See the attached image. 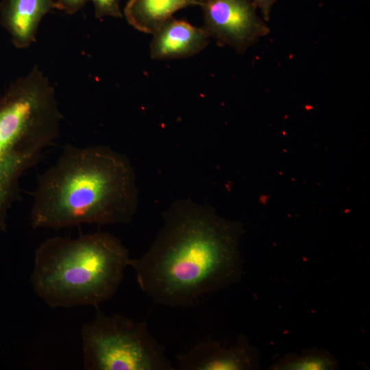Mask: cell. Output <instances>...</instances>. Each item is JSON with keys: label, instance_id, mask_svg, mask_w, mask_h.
I'll use <instances>...</instances> for the list:
<instances>
[{"label": "cell", "instance_id": "6da1fadb", "mask_svg": "<svg viewBox=\"0 0 370 370\" xmlns=\"http://www.w3.org/2000/svg\"><path fill=\"white\" fill-rule=\"evenodd\" d=\"M162 217L148 250L129 262L138 286L154 302L187 307L241 280L240 223L190 199L174 201Z\"/></svg>", "mask_w": 370, "mask_h": 370}, {"label": "cell", "instance_id": "7a4b0ae2", "mask_svg": "<svg viewBox=\"0 0 370 370\" xmlns=\"http://www.w3.org/2000/svg\"><path fill=\"white\" fill-rule=\"evenodd\" d=\"M137 206L136 176L127 156L106 146L66 144L38 178L31 224L53 230L126 224Z\"/></svg>", "mask_w": 370, "mask_h": 370}, {"label": "cell", "instance_id": "3957f363", "mask_svg": "<svg viewBox=\"0 0 370 370\" xmlns=\"http://www.w3.org/2000/svg\"><path fill=\"white\" fill-rule=\"evenodd\" d=\"M130 259L127 249L109 233L54 236L36 249L30 281L51 308L97 306L117 291Z\"/></svg>", "mask_w": 370, "mask_h": 370}, {"label": "cell", "instance_id": "277c9868", "mask_svg": "<svg viewBox=\"0 0 370 370\" xmlns=\"http://www.w3.org/2000/svg\"><path fill=\"white\" fill-rule=\"evenodd\" d=\"M62 115L55 90L37 66L0 98V230L18 199L19 181L58 138Z\"/></svg>", "mask_w": 370, "mask_h": 370}, {"label": "cell", "instance_id": "5b68a950", "mask_svg": "<svg viewBox=\"0 0 370 370\" xmlns=\"http://www.w3.org/2000/svg\"><path fill=\"white\" fill-rule=\"evenodd\" d=\"M97 306L95 319L81 328L86 369H175L145 321L106 315Z\"/></svg>", "mask_w": 370, "mask_h": 370}, {"label": "cell", "instance_id": "8992f818", "mask_svg": "<svg viewBox=\"0 0 370 370\" xmlns=\"http://www.w3.org/2000/svg\"><path fill=\"white\" fill-rule=\"evenodd\" d=\"M204 28L221 46L243 53L269 33L250 0H205Z\"/></svg>", "mask_w": 370, "mask_h": 370}, {"label": "cell", "instance_id": "52a82bcc", "mask_svg": "<svg viewBox=\"0 0 370 370\" xmlns=\"http://www.w3.org/2000/svg\"><path fill=\"white\" fill-rule=\"evenodd\" d=\"M180 370H253L259 367L260 354L243 334L225 347L208 341L198 343L176 356Z\"/></svg>", "mask_w": 370, "mask_h": 370}, {"label": "cell", "instance_id": "ba28073f", "mask_svg": "<svg viewBox=\"0 0 370 370\" xmlns=\"http://www.w3.org/2000/svg\"><path fill=\"white\" fill-rule=\"evenodd\" d=\"M210 36L204 27L173 17L153 34L150 45L152 59L170 60L193 56L208 44Z\"/></svg>", "mask_w": 370, "mask_h": 370}, {"label": "cell", "instance_id": "9c48e42d", "mask_svg": "<svg viewBox=\"0 0 370 370\" xmlns=\"http://www.w3.org/2000/svg\"><path fill=\"white\" fill-rule=\"evenodd\" d=\"M54 8L55 0H3L0 4V21L14 47L25 49L36 41L40 21Z\"/></svg>", "mask_w": 370, "mask_h": 370}, {"label": "cell", "instance_id": "30bf717a", "mask_svg": "<svg viewBox=\"0 0 370 370\" xmlns=\"http://www.w3.org/2000/svg\"><path fill=\"white\" fill-rule=\"evenodd\" d=\"M192 5L202 3L198 0H129L124 15L134 28L153 34L175 12Z\"/></svg>", "mask_w": 370, "mask_h": 370}, {"label": "cell", "instance_id": "8fae6325", "mask_svg": "<svg viewBox=\"0 0 370 370\" xmlns=\"http://www.w3.org/2000/svg\"><path fill=\"white\" fill-rule=\"evenodd\" d=\"M339 367L337 359L328 351L313 347L300 354H288L273 363V370H334Z\"/></svg>", "mask_w": 370, "mask_h": 370}, {"label": "cell", "instance_id": "7c38bea8", "mask_svg": "<svg viewBox=\"0 0 370 370\" xmlns=\"http://www.w3.org/2000/svg\"><path fill=\"white\" fill-rule=\"evenodd\" d=\"M93 3L95 16L97 18L105 16L121 18L119 0H90Z\"/></svg>", "mask_w": 370, "mask_h": 370}, {"label": "cell", "instance_id": "4fadbf2b", "mask_svg": "<svg viewBox=\"0 0 370 370\" xmlns=\"http://www.w3.org/2000/svg\"><path fill=\"white\" fill-rule=\"evenodd\" d=\"M56 9L69 14H75L90 0H55Z\"/></svg>", "mask_w": 370, "mask_h": 370}, {"label": "cell", "instance_id": "5bb4252c", "mask_svg": "<svg viewBox=\"0 0 370 370\" xmlns=\"http://www.w3.org/2000/svg\"><path fill=\"white\" fill-rule=\"evenodd\" d=\"M256 8H258L262 13L263 20L269 21L272 6L275 0H250Z\"/></svg>", "mask_w": 370, "mask_h": 370}, {"label": "cell", "instance_id": "9a60e30c", "mask_svg": "<svg viewBox=\"0 0 370 370\" xmlns=\"http://www.w3.org/2000/svg\"><path fill=\"white\" fill-rule=\"evenodd\" d=\"M198 1L202 3V2L204 1L205 0H198Z\"/></svg>", "mask_w": 370, "mask_h": 370}]
</instances>
